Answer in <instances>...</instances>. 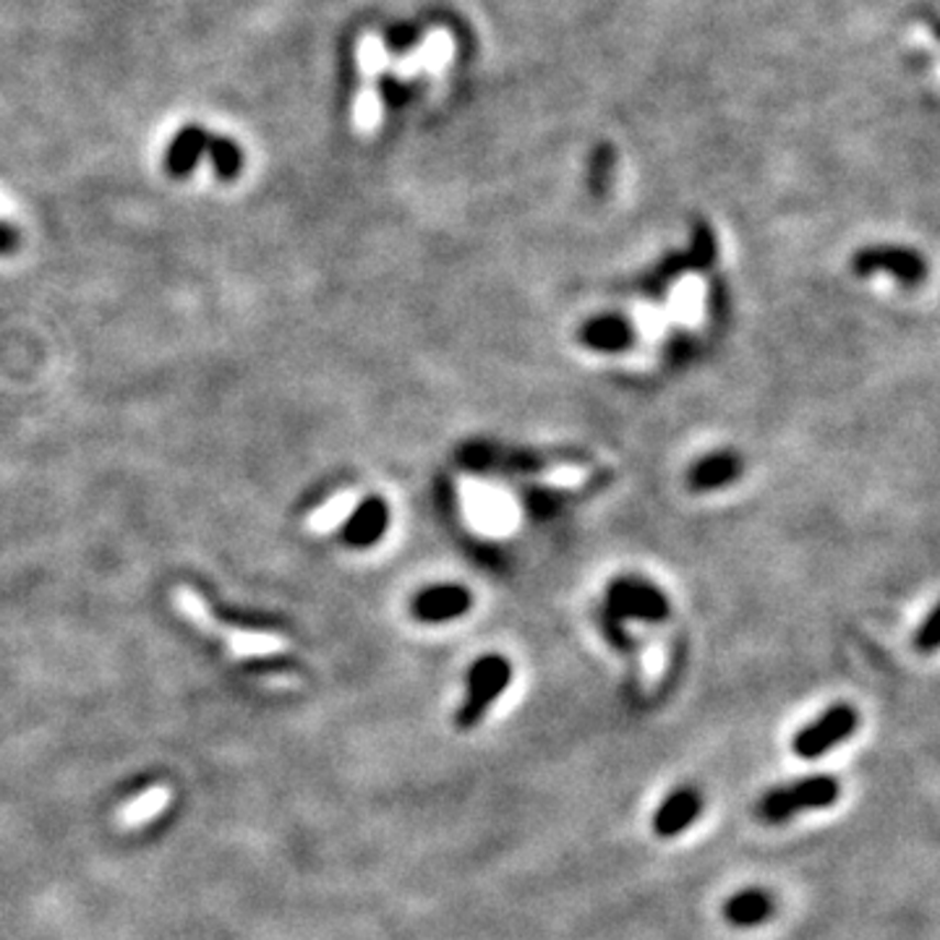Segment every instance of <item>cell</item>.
Wrapping results in <instances>:
<instances>
[{
    "instance_id": "obj_1",
    "label": "cell",
    "mask_w": 940,
    "mask_h": 940,
    "mask_svg": "<svg viewBox=\"0 0 940 940\" xmlns=\"http://www.w3.org/2000/svg\"><path fill=\"white\" fill-rule=\"evenodd\" d=\"M460 460L468 468L478 471H505V473H541L554 468H585L594 463L590 452L575 447L554 450H515L497 447V444H465L460 450Z\"/></svg>"
},
{
    "instance_id": "obj_2",
    "label": "cell",
    "mask_w": 940,
    "mask_h": 940,
    "mask_svg": "<svg viewBox=\"0 0 940 940\" xmlns=\"http://www.w3.org/2000/svg\"><path fill=\"white\" fill-rule=\"evenodd\" d=\"M841 797V784L828 773H815V776L797 778V782L776 786L757 805V812L765 823H786L794 815L803 810H826L833 807Z\"/></svg>"
},
{
    "instance_id": "obj_3",
    "label": "cell",
    "mask_w": 940,
    "mask_h": 940,
    "mask_svg": "<svg viewBox=\"0 0 940 940\" xmlns=\"http://www.w3.org/2000/svg\"><path fill=\"white\" fill-rule=\"evenodd\" d=\"M173 601H176L178 611L188 619V622H193L199 630L212 632V635H220L225 640L233 656H241V659L272 656V653L285 651V640L272 635V632H243V630H233V627L220 624L218 619H214L212 609L204 604V598H201L193 588H188V585L176 588Z\"/></svg>"
},
{
    "instance_id": "obj_4",
    "label": "cell",
    "mask_w": 940,
    "mask_h": 940,
    "mask_svg": "<svg viewBox=\"0 0 940 940\" xmlns=\"http://www.w3.org/2000/svg\"><path fill=\"white\" fill-rule=\"evenodd\" d=\"M512 679V664L505 656L489 653V656H480L473 661L468 668V698L455 714V727L468 731L478 727L480 721L489 714L491 703L510 687Z\"/></svg>"
},
{
    "instance_id": "obj_5",
    "label": "cell",
    "mask_w": 940,
    "mask_h": 940,
    "mask_svg": "<svg viewBox=\"0 0 940 940\" xmlns=\"http://www.w3.org/2000/svg\"><path fill=\"white\" fill-rule=\"evenodd\" d=\"M856 727H860V714L849 703H839V706L828 708L820 719L807 723L792 740V750L805 761H815V757H823L828 750H833L836 744L847 742Z\"/></svg>"
},
{
    "instance_id": "obj_6",
    "label": "cell",
    "mask_w": 940,
    "mask_h": 940,
    "mask_svg": "<svg viewBox=\"0 0 940 940\" xmlns=\"http://www.w3.org/2000/svg\"><path fill=\"white\" fill-rule=\"evenodd\" d=\"M668 615L666 598L643 580H617L609 594L611 619H648L656 622Z\"/></svg>"
},
{
    "instance_id": "obj_7",
    "label": "cell",
    "mask_w": 940,
    "mask_h": 940,
    "mask_svg": "<svg viewBox=\"0 0 940 940\" xmlns=\"http://www.w3.org/2000/svg\"><path fill=\"white\" fill-rule=\"evenodd\" d=\"M852 269L862 277L886 272V275L896 277V280L904 285L922 283L925 275H928V272H925V262L919 259L917 254H911L907 248H894V246L860 251V254L852 259Z\"/></svg>"
},
{
    "instance_id": "obj_8",
    "label": "cell",
    "mask_w": 940,
    "mask_h": 940,
    "mask_svg": "<svg viewBox=\"0 0 940 940\" xmlns=\"http://www.w3.org/2000/svg\"><path fill=\"white\" fill-rule=\"evenodd\" d=\"M473 606V596L463 585H434L413 598V617L436 624L465 617Z\"/></svg>"
},
{
    "instance_id": "obj_9",
    "label": "cell",
    "mask_w": 940,
    "mask_h": 940,
    "mask_svg": "<svg viewBox=\"0 0 940 940\" xmlns=\"http://www.w3.org/2000/svg\"><path fill=\"white\" fill-rule=\"evenodd\" d=\"M703 812V797L695 786H677L664 803L659 805L656 815H653V831L661 839H674L682 831H687Z\"/></svg>"
},
{
    "instance_id": "obj_10",
    "label": "cell",
    "mask_w": 940,
    "mask_h": 940,
    "mask_svg": "<svg viewBox=\"0 0 940 940\" xmlns=\"http://www.w3.org/2000/svg\"><path fill=\"white\" fill-rule=\"evenodd\" d=\"M209 131L199 123H188L184 129L173 136L170 146L165 152V170L173 178H186L191 176L193 167H197L199 157L207 155L209 144Z\"/></svg>"
},
{
    "instance_id": "obj_11",
    "label": "cell",
    "mask_w": 940,
    "mask_h": 940,
    "mask_svg": "<svg viewBox=\"0 0 940 940\" xmlns=\"http://www.w3.org/2000/svg\"><path fill=\"white\" fill-rule=\"evenodd\" d=\"M389 526V510L381 497H368L353 510L351 522L345 526V541L351 546L366 549L385 535Z\"/></svg>"
},
{
    "instance_id": "obj_12",
    "label": "cell",
    "mask_w": 940,
    "mask_h": 940,
    "mask_svg": "<svg viewBox=\"0 0 940 940\" xmlns=\"http://www.w3.org/2000/svg\"><path fill=\"white\" fill-rule=\"evenodd\" d=\"M773 915V898L763 888H744L723 904V919L734 928H757Z\"/></svg>"
},
{
    "instance_id": "obj_13",
    "label": "cell",
    "mask_w": 940,
    "mask_h": 940,
    "mask_svg": "<svg viewBox=\"0 0 940 940\" xmlns=\"http://www.w3.org/2000/svg\"><path fill=\"white\" fill-rule=\"evenodd\" d=\"M742 473V457L737 452H716V455L703 457L693 471H689V486L695 491L721 489Z\"/></svg>"
},
{
    "instance_id": "obj_14",
    "label": "cell",
    "mask_w": 940,
    "mask_h": 940,
    "mask_svg": "<svg viewBox=\"0 0 940 940\" xmlns=\"http://www.w3.org/2000/svg\"><path fill=\"white\" fill-rule=\"evenodd\" d=\"M580 340L594 351L619 353L632 345V330L622 317H598L583 327Z\"/></svg>"
},
{
    "instance_id": "obj_15",
    "label": "cell",
    "mask_w": 940,
    "mask_h": 940,
    "mask_svg": "<svg viewBox=\"0 0 940 940\" xmlns=\"http://www.w3.org/2000/svg\"><path fill=\"white\" fill-rule=\"evenodd\" d=\"M207 155L212 157L214 173H218L220 180L239 178V173L243 167V155H241L239 144H235L233 139L212 134L209 136V144H207Z\"/></svg>"
},
{
    "instance_id": "obj_16",
    "label": "cell",
    "mask_w": 940,
    "mask_h": 940,
    "mask_svg": "<svg viewBox=\"0 0 940 940\" xmlns=\"http://www.w3.org/2000/svg\"><path fill=\"white\" fill-rule=\"evenodd\" d=\"M355 494H340V497H334V499H330L327 501V505H322L319 507L317 512L311 515L309 518V528L311 531H317V533H327V531H332L334 526H338V522H343L347 515H351L353 510H355Z\"/></svg>"
},
{
    "instance_id": "obj_17",
    "label": "cell",
    "mask_w": 940,
    "mask_h": 940,
    "mask_svg": "<svg viewBox=\"0 0 940 940\" xmlns=\"http://www.w3.org/2000/svg\"><path fill=\"white\" fill-rule=\"evenodd\" d=\"M452 51H455V45H452V37L447 32H431L427 42L413 53L418 58V66L439 71V68H444L450 63Z\"/></svg>"
},
{
    "instance_id": "obj_18",
    "label": "cell",
    "mask_w": 940,
    "mask_h": 940,
    "mask_svg": "<svg viewBox=\"0 0 940 940\" xmlns=\"http://www.w3.org/2000/svg\"><path fill=\"white\" fill-rule=\"evenodd\" d=\"M167 803V794L165 792H150L144 794V797H139L136 803H131L123 810V818L129 820V823H139V820L150 818V815H155L159 807Z\"/></svg>"
},
{
    "instance_id": "obj_19",
    "label": "cell",
    "mask_w": 940,
    "mask_h": 940,
    "mask_svg": "<svg viewBox=\"0 0 940 940\" xmlns=\"http://www.w3.org/2000/svg\"><path fill=\"white\" fill-rule=\"evenodd\" d=\"M938 640H940V635H938V609H932L930 615H928V619H925V624L919 627L915 643H917L919 651H928L930 653V651H936Z\"/></svg>"
},
{
    "instance_id": "obj_20",
    "label": "cell",
    "mask_w": 940,
    "mask_h": 940,
    "mask_svg": "<svg viewBox=\"0 0 940 940\" xmlns=\"http://www.w3.org/2000/svg\"><path fill=\"white\" fill-rule=\"evenodd\" d=\"M19 246V233L5 222H0V254H11Z\"/></svg>"
}]
</instances>
